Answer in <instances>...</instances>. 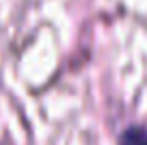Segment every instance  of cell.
Segmentation results:
<instances>
[{
	"label": "cell",
	"instance_id": "cell-1",
	"mask_svg": "<svg viewBox=\"0 0 147 145\" xmlns=\"http://www.w3.org/2000/svg\"><path fill=\"white\" fill-rule=\"evenodd\" d=\"M117 145H147V128L130 126L117 137Z\"/></svg>",
	"mask_w": 147,
	"mask_h": 145
}]
</instances>
